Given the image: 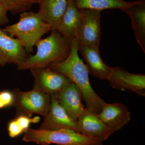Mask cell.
<instances>
[{
    "mask_svg": "<svg viewBox=\"0 0 145 145\" xmlns=\"http://www.w3.org/2000/svg\"><path fill=\"white\" fill-rule=\"evenodd\" d=\"M78 45L77 40L73 39L70 54L67 58L63 61L52 63L48 67L62 73L76 84L80 90L86 108L99 114L105 102L91 85L88 69L78 55Z\"/></svg>",
    "mask_w": 145,
    "mask_h": 145,
    "instance_id": "cell-1",
    "label": "cell"
},
{
    "mask_svg": "<svg viewBox=\"0 0 145 145\" xmlns=\"http://www.w3.org/2000/svg\"><path fill=\"white\" fill-rule=\"evenodd\" d=\"M72 40L63 36L57 30H52L49 36L41 39L36 43V53L27 57L17 67V69L31 70L46 67L52 63L64 61L70 54Z\"/></svg>",
    "mask_w": 145,
    "mask_h": 145,
    "instance_id": "cell-2",
    "label": "cell"
},
{
    "mask_svg": "<svg viewBox=\"0 0 145 145\" xmlns=\"http://www.w3.org/2000/svg\"><path fill=\"white\" fill-rule=\"evenodd\" d=\"M1 29L10 37H16L27 54L33 52L39 40L52 30L38 12L27 11L21 13L17 23Z\"/></svg>",
    "mask_w": 145,
    "mask_h": 145,
    "instance_id": "cell-3",
    "label": "cell"
},
{
    "mask_svg": "<svg viewBox=\"0 0 145 145\" xmlns=\"http://www.w3.org/2000/svg\"><path fill=\"white\" fill-rule=\"evenodd\" d=\"M25 142L40 145H91L102 142L72 130H49L29 128L22 138Z\"/></svg>",
    "mask_w": 145,
    "mask_h": 145,
    "instance_id": "cell-4",
    "label": "cell"
},
{
    "mask_svg": "<svg viewBox=\"0 0 145 145\" xmlns=\"http://www.w3.org/2000/svg\"><path fill=\"white\" fill-rule=\"evenodd\" d=\"M13 92L16 115L32 116V114H36L44 117L47 114L51 101L50 95L34 88L27 91L16 88Z\"/></svg>",
    "mask_w": 145,
    "mask_h": 145,
    "instance_id": "cell-5",
    "label": "cell"
},
{
    "mask_svg": "<svg viewBox=\"0 0 145 145\" xmlns=\"http://www.w3.org/2000/svg\"><path fill=\"white\" fill-rule=\"evenodd\" d=\"M82 10L80 24L75 39L78 44L99 49L101 34L100 10Z\"/></svg>",
    "mask_w": 145,
    "mask_h": 145,
    "instance_id": "cell-6",
    "label": "cell"
},
{
    "mask_svg": "<svg viewBox=\"0 0 145 145\" xmlns=\"http://www.w3.org/2000/svg\"><path fill=\"white\" fill-rule=\"evenodd\" d=\"M34 79L33 88L40 91L50 96L59 93L71 81L60 72L49 67L30 70Z\"/></svg>",
    "mask_w": 145,
    "mask_h": 145,
    "instance_id": "cell-7",
    "label": "cell"
},
{
    "mask_svg": "<svg viewBox=\"0 0 145 145\" xmlns=\"http://www.w3.org/2000/svg\"><path fill=\"white\" fill-rule=\"evenodd\" d=\"M107 80L112 88L121 91L135 92L145 96V75L128 72L119 67L111 68Z\"/></svg>",
    "mask_w": 145,
    "mask_h": 145,
    "instance_id": "cell-8",
    "label": "cell"
},
{
    "mask_svg": "<svg viewBox=\"0 0 145 145\" xmlns=\"http://www.w3.org/2000/svg\"><path fill=\"white\" fill-rule=\"evenodd\" d=\"M51 96L49 110L39 129L54 130L61 129L72 130L78 131L77 120L69 116L59 103L57 95Z\"/></svg>",
    "mask_w": 145,
    "mask_h": 145,
    "instance_id": "cell-9",
    "label": "cell"
},
{
    "mask_svg": "<svg viewBox=\"0 0 145 145\" xmlns=\"http://www.w3.org/2000/svg\"><path fill=\"white\" fill-rule=\"evenodd\" d=\"M78 132L101 142L108 139L114 133L107 127L98 114L86 108L77 120Z\"/></svg>",
    "mask_w": 145,
    "mask_h": 145,
    "instance_id": "cell-10",
    "label": "cell"
},
{
    "mask_svg": "<svg viewBox=\"0 0 145 145\" xmlns=\"http://www.w3.org/2000/svg\"><path fill=\"white\" fill-rule=\"evenodd\" d=\"M27 54L18 39L0 28V66L13 64L18 67L28 57Z\"/></svg>",
    "mask_w": 145,
    "mask_h": 145,
    "instance_id": "cell-11",
    "label": "cell"
},
{
    "mask_svg": "<svg viewBox=\"0 0 145 145\" xmlns=\"http://www.w3.org/2000/svg\"><path fill=\"white\" fill-rule=\"evenodd\" d=\"M98 115L106 125L114 132L128 123L131 118L127 106L121 103L105 102Z\"/></svg>",
    "mask_w": 145,
    "mask_h": 145,
    "instance_id": "cell-12",
    "label": "cell"
},
{
    "mask_svg": "<svg viewBox=\"0 0 145 145\" xmlns=\"http://www.w3.org/2000/svg\"><path fill=\"white\" fill-rule=\"evenodd\" d=\"M56 95L59 103L69 116L78 120L85 108L82 103V93L77 85L71 82Z\"/></svg>",
    "mask_w": 145,
    "mask_h": 145,
    "instance_id": "cell-13",
    "label": "cell"
},
{
    "mask_svg": "<svg viewBox=\"0 0 145 145\" xmlns=\"http://www.w3.org/2000/svg\"><path fill=\"white\" fill-rule=\"evenodd\" d=\"M78 51L85 61L89 74L100 80H107L112 67L102 59L99 48L79 44Z\"/></svg>",
    "mask_w": 145,
    "mask_h": 145,
    "instance_id": "cell-14",
    "label": "cell"
},
{
    "mask_svg": "<svg viewBox=\"0 0 145 145\" xmlns=\"http://www.w3.org/2000/svg\"><path fill=\"white\" fill-rule=\"evenodd\" d=\"M69 0H39L38 13L42 20L57 30L66 10ZM51 30V31H52Z\"/></svg>",
    "mask_w": 145,
    "mask_h": 145,
    "instance_id": "cell-15",
    "label": "cell"
},
{
    "mask_svg": "<svg viewBox=\"0 0 145 145\" xmlns=\"http://www.w3.org/2000/svg\"><path fill=\"white\" fill-rule=\"evenodd\" d=\"M128 15L137 42L145 53V1L137 0L123 10Z\"/></svg>",
    "mask_w": 145,
    "mask_h": 145,
    "instance_id": "cell-16",
    "label": "cell"
},
{
    "mask_svg": "<svg viewBox=\"0 0 145 145\" xmlns=\"http://www.w3.org/2000/svg\"><path fill=\"white\" fill-rule=\"evenodd\" d=\"M82 16V10L76 7L74 0H69L66 10L57 30L65 38L75 39Z\"/></svg>",
    "mask_w": 145,
    "mask_h": 145,
    "instance_id": "cell-17",
    "label": "cell"
},
{
    "mask_svg": "<svg viewBox=\"0 0 145 145\" xmlns=\"http://www.w3.org/2000/svg\"><path fill=\"white\" fill-rule=\"evenodd\" d=\"M76 7L80 9L101 10L110 9L123 10L132 5L133 1L124 0H74Z\"/></svg>",
    "mask_w": 145,
    "mask_h": 145,
    "instance_id": "cell-18",
    "label": "cell"
},
{
    "mask_svg": "<svg viewBox=\"0 0 145 145\" xmlns=\"http://www.w3.org/2000/svg\"><path fill=\"white\" fill-rule=\"evenodd\" d=\"M40 121V117L25 115H17L15 118L8 122L7 131L9 137L16 138L23 134L29 128L31 124L37 123Z\"/></svg>",
    "mask_w": 145,
    "mask_h": 145,
    "instance_id": "cell-19",
    "label": "cell"
},
{
    "mask_svg": "<svg viewBox=\"0 0 145 145\" xmlns=\"http://www.w3.org/2000/svg\"><path fill=\"white\" fill-rule=\"evenodd\" d=\"M0 3L8 12L13 14L27 11L34 4H38L37 0H0Z\"/></svg>",
    "mask_w": 145,
    "mask_h": 145,
    "instance_id": "cell-20",
    "label": "cell"
},
{
    "mask_svg": "<svg viewBox=\"0 0 145 145\" xmlns=\"http://www.w3.org/2000/svg\"><path fill=\"white\" fill-rule=\"evenodd\" d=\"M15 102V95L13 91L8 89L0 91V110L14 106Z\"/></svg>",
    "mask_w": 145,
    "mask_h": 145,
    "instance_id": "cell-21",
    "label": "cell"
},
{
    "mask_svg": "<svg viewBox=\"0 0 145 145\" xmlns=\"http://www.w3.org/2000/svg\"><path fill=\"white\" fill-rule=\"evenodd\" d=\"M7 13L8 11L0 3V26L5 25L8 23V18Z\"/></svg>",
    "mask_w": 145,
    "mask_h": 145,
    "instance_id": "cell-22",
    "label": "cell"
},
{
    "mask_svg": "<svg viewBox=\"0 0 145 145\" xmlns=\"http://www.w3.org/2000/svg\"><path fill=\"white\" fill-rule=\"evenodd\" d=\"M91 145H103V144H102V142H99L96 143V144Z\"/></svg>",
    "mask_w": 145,
    "mask_h": 145,
    "instance_id": "cell-23",
    "label": "cell"
},
{
    "mask_svg": "<svg viewBox=\"0 0 145 145\" xmlns=\"http://www.w3.org/2000/svg\"><path fill=\"white\" fill-rule=\"evenodd\" d=\"M37 1H38V3H39V0H37Z\"/></svg>",
    "mask_w": 145,
    "mask_h": 145,
    "instance_id": "cell-24",
    "label": "cell"
}]
</instances>
